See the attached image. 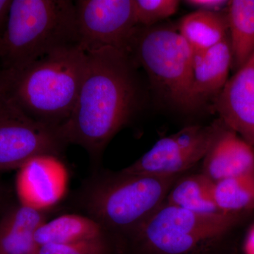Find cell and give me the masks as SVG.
<instances>
[{"label": "cell", "instance_id": "30bf717a", "mask_svg": "<svg viewBox=\"0 0 254 254\" xmlns=\"http://www.w3.org/2000/svg\"><path fill=\"white\" fill-rule=\"evenodd\" d=\"M215 109L224 125L254 148V53L228 79Z\"/></svg>", "mask_w": 254, "mask_h": 254}, {"label": "cell", "instance_id": "52a82bcc", "mask_svg": "<svg viewBox=\"0 0 254 254\" xmlns=\"http://www.w3.org/2000/svg\"><path fill=\"white\" fill-rule=\"evenodd\" d=\"M67 145L61 127L29 118L3 93L0 98V172L19 169L36 157L59 158Z\"/></svg>", "mask_w": 254, "mask_h": 254}, {"label": "cell", "instance_id": "d6986e66", "mask_svg": "<svg viewBox=\"0 0 254 254\" xmlns=\"http://www.w3.org/2000/svg\"><path fill=\"white\" fill-rule=\"evenodd\" d=\"M213 195L222 213L238 214L254 210V174L215 182Z\"/></svg>", "mask_w": 254, "mask_h": 254}, {"label": "cell", "instance_id": "484cf974", "mask_svg": "<svg viewBox=\"0 0 254 254\" xmlns=\"http://www.w3.org/2000/svg\"><path fill=\"white\" fill-rule=\"evenodd\" d=\"M0 200H1V190H0Z\"/></svg>", "mask_w": 254, "mask_h": 254}, {"label": "cell", "instance_id": "3957f363", "mask_svg": "<svg viewBox=\"0 0 254 254\" xmlns=\"http://www.w3.org/2000/svg\"><path fill=\"white\" fill-rule=\"evenodd\" d=\"M78 46L71 0H12L0 38L2 71L15 72L58 50Z\"/></svg>", "mask_w": 254, "mask_h": 254}, {"label": "cell", "instance_id": "6da1fadb", "mask_svg": "<svg viewBox=\"0 0 254 254\" xmlns=\"http://www.w3.org/2000/svg\"><path fill=\"white\" fill-rule=\"evenodd\" d=\"M133 60L126 52L105 48L86 53L77 100L61 131L68 144L81 145L91 156L130 121L138 102Z\"/></svg>", "mask_w": 254, "mask_h": 254}, {"label": "cell", "instance_id": "277c9868", "mask_svg": "<svg viewBox=\"0 0 254 254\" xmlns=\"http://www.w3.org/2000/svg\"><path fill=\"white\" fill-rule=\"evenodd\" d=\"M180 176L155 177L121 171L100 177L83 196L88 217L105 232L131 234L163 204Z\"/></svg>", "mask_w": 254, "mask_h": 254}, {"label": "cell", "instance_id": "603a6c76", "mask_svg": "<svg viewBox=\"0 0 254 254\" xmlns=\"http://www.w3.org/2000/svg\"><path fill=\"white\" fill-rule=\"evenodd\" d=\"M12 0H0V38L7 23Z\"/></svg>", "mask_w": 254, "mask_h": 254}, {"label": "cell", "instance_id": "8992f818", "mask_svg": "<svg viewBox=\"0 0 254 254\" xmlns=\"http://www.w3.org/2000/svg\"><path fill=\"white\" fill-rule=\"evenodd\" d=\"M129 55L144 68L150 81L174 104L193 108V50L170 27H137Z\"/></svg>", "mask_w": 254, "mask_h": 254}, {"label": "cell", "instance_id": "cb8c5ba5", "mask_svg": "<svg viewBox=\"0 0 254 254\" xmlns=\"http://www.w3.org/2000/svg\"><path fill=\"white\" fill-rule=\"evenodd\" d=\"M245 254H254V225L251 228L246 237L245 242Z\"/></svg>", "mask_w": 254, "mask_h": 254}, {"label": "cell", "instance_id": "7c38bea8", "mask_svg": "<svg viewBox=\"0 0 254 254\" xmlns=\"http://www.w3.org/2000/svg\"><path fill=\"white\" fill-rule=\"evenodd\" d=\"M202 161V173L214 182L252 175L254 148L235 131L221 126Z\"/></svg>", "mask_w": 254, "mask_h": 254}, {"label": "cell", "instance_id": "2e32d148", "mask_svg": "<svg viewBox=\"0 0 254 254\" xmlns=\"http://www.w3.org/2000/svg\"><path fill=\"white\" fill-rule=\"evenodd\" d=\"M178 31L193 53L208 50L228 36L227 12L195 10L182 18Z\"/></svg>", "mask_w": 254, "mask_h": 254}, {"label": "cell", "instance_id": "5b68a950", "mask_svg": "<svg viewBox=\"0 0 254 254\" xmlns=\"http://www.w3.org/2000/svg\"><path fill=\"white\" fill-rule=\"evenodd\" d=\"M237 218V214L198 213L164 202L130 235L143 254H208Z\"/></svg>", "mask_w": 254, "mask_h": 254}, {"label": "cell", "instance_id": "9c48e42d", "mask_svg": "<svg viewBox=\"0 0 254 254\" xmlns=\"http://www.w3.org/2000/svg\"><path fill=\"white\" fill-rule=\"evenodd\" d=\"M221 125H192L155 143L141 158L123 169L127 173L180 176L204 158Z\"/></svg>", "mask_w": 254, "mask_h": 254}, {"label": "cell", "instance_id": "ffe728a7", "mask_svg": "<svg viewBox=\"0 0 254 254\" xmlns=\"http://www.w3.org/2000/svg\"><path fill=\"white\" fill-rule=\"evenodd\" d=\"M133 3L137 26L148 28L175 14L180 1L177 0H133Z\"/></svg>", "mask_w": 254, "mask_h": 254}, {"label": "cell", "instance_id": "ba28073f", "mask_svg": "<svg viewBox=\"0 0 254 254\" xmlns=\"http://www.w3.org/2000/svg\"><path fill=\"white\" fill-rule=\"evenodd\" d=\"M78 45L83 51L112 48L129 54L137 27L133 0H77Z\"/></svg>", "mask_w": 254, "mask_h": 254}, {"label": "cell", "instance_id": "d4e9b609", "mask_svg": "<svg viewBox=\"0 0 254 254\" xmlns=\"http://www.w3.org/2000/svg\"><path fill=\"white\" fill-rule=\"evenodd\" d=\"M4 91V77L2 70H0V98Z\"/></svg>", "mask_w": 254, "mask_h": 254}, {"label": "cell", "instance_id": "e0dca14e", "mask_svg": "<svg viewBox=\"0 0 254 254\" xmlns=\"http://www.w3.org/2000/svg\"><path fill=\"white\" fill-rule=\"evenodd\" d=\"M227 14L232 68L236 71L254 53V0L230 1Z\"/></svg>", "mask_w": 254, "mask_h": 254}, {"label": "cell", "instance_id": "7a4b0ae2", "mask_svg": "<svg viewBox=\"0 0 254 254\" xmlns=\"http://www.w3.org/2000/svg\"><path fill=\"white\" fill-rule=\"evenodd\" d=\"M78 46L54 52L15 72H5V95L27 116L61 127L72 113L86 66Z\"/></svg>", "mask_w": 254, "mask_h": 254}, {"label": "cell", "instance_id": "8fae6325", "mask_svg": "<svg viewBox=\"0 0 254 254\" xmlns=\"http://www.w3.org/2000/svg\"><path fill=\"white\" fill-rule=\"evenodd\" d=\"M18 170L16 187L20 203L43 209L61 198L66 175L57 157H36Z\"/></svg>", "mask_w": 254, "mask_h": 254}, {"label": "cell", "instance_id": "7402d4cb", "mask_svg": "<svg viewBox=\"0 0 254 254\" xmlns=\"http://www.w3.org/2000/svg\"><path fill=\"white\" fill-rule=\"evenodd\" d=\"M187 4L196 10L211 11V12H222L227 9L230 1L227 0H187L185 1Z\"/></svg>", "mask_w": 254, "mask_h": 254}, {"label": "cell", "instance_id": "4fadbf2b", "mask_svg": "<svg viewBox=\"0 0 254 254\" xmlns=\"http://www.w3.org/2000/svg\"><path fill=\"white\" fill-rule=\"evenodd\" d=\"M232 64L228 36L216 46L194 53L192 86L193 106L220 93L228 81Z\"/></svg>", "mask_w": 254, "mask_h": 254}, {"label": "cell", "instance_id": "44dd1931", "mask_svg": "<svg viewBox=\"0 0 254 254\" xmlns=\"http://www.w3.org/2000/svg\"><path fill=\"white\" fill-rule=\"evenodd\" d=\"M111 252L106 235L74 243L41 246L37 254H110Z\"/></svg>", "mask_w": 254, "mask_h": 254}, {"label": "cell", "instance_id": "ac0fdd59", "mask_svg": "<svg viewBox=\"0 0 254 254\" xmlns=\"http://www.w3.org/2000/svg\"><path fill=\"white\" fill-rule=\"evenodd\" d=\"M214 184L202 173L180 177L169 191L165 202L195 213H222L214 199Z\"/></svg>", "mask_w": 254, "mask_h": 254}, {"label": "cell", "instance_id": "9a60e30c", "mask_svg": "<svg viewBox=\"0 0 254 254\" xmlns=\"http://www.w3.org/2000/svg\"><path fill=\"white\" fill-rule=\"evenodd\" d=\"M99 224L88 216L66 214L45 222L35 234L38 247L46 245H64L106 236Z\"/></svg>", "mask_w": 254, "mask_h": 254}, {"label": "cell", "instance_id": "5bb4252c", "mask_svg": "<svg viewBox=\"0 0 254 254\" xmlns=\"http://www.w3.org/2000/svg\"><path fill=\"white\" fill-rule=\"evenodd\" d=\"M43 209L20 203L0 219V254H37L35 234L46 222Z\"/></svg>", "mask_w": 254, "mask_h": 254}]
</instances>
